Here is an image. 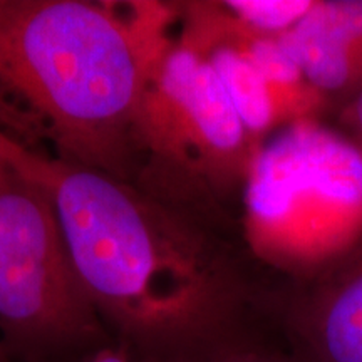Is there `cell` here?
Segmentation results:
<instances>
[{"label":"cell","instance_id":"cell-1","mask_svg":"<svg viewBox=\"0 0 362 362\" xmlns=\"http://www.w3.org/2000/svg\"><path fill=\"white\" fill-rule=\"evenodd\" d=\"M0 156L51 200L106 329L149 361L203 362L264 307L200 211L2 133Z\"/></svg>","mask_w":362,"mask_h":362},{"label":"cell","instance_id":"cell-2","mask_svg":"<svg viewBox=\"0 0 362 362\" xmlns=\"http://www.w3.org/2000/svg\"><path fill=\"white\" fill-rule=\"evenodd\" d=\"M170 8L0 0V133L138 185V117Z\"/></svg>","mask_w":362,"mask_h":362},{"label":"cell","instance_id":"cell-3","mask_svg":"<svg viewBox=\"0 0 362 362\" xmlns=\"http://www.w3.org/2000/svg\"><path fill=\"white\" fill-rule=\"evenodd\" d=\"M242 203L257 260L291 284L322 277L362 245V146L320 119L285 126L257 151Z\"/></svg>","mask_w":362,"mask_h":362},{"label":"cell","instance_id":"cell-4","mask_svg":"<svg viewBox=\"0 0 362 362\" xmlns=\"http://www.w3.org/2000/svg\"><path fill=\"white\" fill-rule=\"evenodd\" d=\"M106 325L81 280L51 200L0 156V344L8 361L93 351Z\"/></svg>","mask_w":362,"mask_h":362},{"label":"cell","instance_id":"cell-5","mask_svg":"<svg viewBox=\"0 0 362 362\" xmlns=\"http://www.w3.org/2000/svg\"><path fill=\"white\" fill-rule=\"evenodd\" d=\"M138 144L139 187L156 173L161 185L171 175L170 200L197 210L214 194L243 188L264 143L248 133L208 59L180 42L170 44L149 78L138 117Z\"/></svg>","mask_w":362,"mask_h":362},{"label":"cell","instance_id":"cell-6","mask_svg":"<svg viewBox=\"0 0 362 362\" xmlns=\"http://www.w3.org/2000/svg\"><path fill=\"white\" fill-rule=\"evenodd\" d=\"M293 349L312 362H362V245L341 265L267 298Z\"/></svg>","mask_w":362,"mask_h":362},{"label":"cell","instance_id":"cell-7","mask_svg":"<svg viewBox=\"0 0 362 362\" xmlns=\"http://www.w3.org/2000/svg\"><path fill=\"white\" fill-rule=\"evenodd\" d=\"M279 40L330 103H349L362 90V0H315L305 19Z\"/></svg>","mask_w":362,"mask_h":362},{"label":"cell","instance_id":"cell-8","mask_svg":"<svg viewBox=\"0 0 362 362\" xmlns=\"http://www.w3.org/2000/svg\"><path fill=\"white\" fill-rule=\"evenodd\" d=\"M187 45L197 49L202 56L208 59L248 133L259 143H264L267 138L285 126L309 119L296 104L288 101L279 89H275L232 44L215 40V42Z\"/></svg>","mask_w":362,"mask_h":362},{"label":"cell","instance_id":"cell-9","mask_svg":"<svg viewBox=\"0 0 362 362\" xmlns=\"http://www.w3.org/2000/svg\"><path fill=\"white\" fill-rule=\"evenodd\" d=\"M225 11L253 34L280 39L315 6V0H225Z\"/></svg>","mask_w":362,"mask_h":362},{"label":"cell","instance_id":"cell-10","mask_svg":"<svg viewBox=\"0 0 362 362\" xmlns=\"http://www.w3.org/2000/svg\"><path fill=\"white\" fill-rule=\"evenodd\" d=\"M203 362H298V357L292 346L291 352L267 346L248 332L247 325L235 336L221 342Z\"/></svg>","mask_w":362,"mask_h":362},{"label":"cell","instance_id":"cell-11","mask_svg":"<svg viewBox=\"0 0 362 362\" xmlns=\"http://www.w3.org/2000/svg\"><path fill=\"white\" fill-rule=\"evenodd\" d=\"M344 123L349 131H346L351 138H354L362 146V90L349 103L344 104Z\"/></svg>","mask_w":362,"mask_h":362},{"label":"cell","instance_id":"cell-12","mask_svg":"<svg viewBox=\"0 0 362 362\" xmlns=\"http://www.w3.org/2000/svg\"><path fill=\"white\" fill-rule=\"evenodd\" d=\"M90 362H131L128 357L116 354V352H110V351H103L94 357Z\"/></svg>","mask_w":362,"mask_h":362},{"label":"cell","instance_id":"cell-13","mask_svg":"<svg viewBox=\"0 0 362 362\" xmlns=\"http://www.w3.org/2000/svg\"><path fill=\"white\" fill-rule=\"evenodd\" d=\"M0 362H11L8 361V357L6 356V351H4L2 344H0Z\"/></svg>","mask_w":362,"mask_h":362},{"label":"cell","instance_id":"cell-14","mask_svg":"<svg viewBox=\"0 0 362 362\" xmlns=\"http://www.w3.org/2000/svg\"><path fill=\"white\" fill-rule=\"evenodd\" d=\"M292 349H293V347H292ZM293 351H296V349H293ZM296 352H297L298 362H312V361H309V359H307V357H305V356H302V354H300V352H298V351H296Z\"/></svg>","mask_w":362,"mask_h":362},{"label":"cell","instance_id":"cell-15","mask_svg":"<svg viewBox=\"0 0 362 362\" xmlns=\"http://www.w3.org/2000/svg\"><path fill=\"white\" fill-rule=\"evenodd\" d=\"M173 362H202V361H173Z\"/></svg>","mask_w":362,"mask_h":362}]
</instances>
